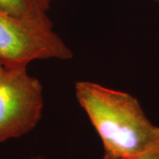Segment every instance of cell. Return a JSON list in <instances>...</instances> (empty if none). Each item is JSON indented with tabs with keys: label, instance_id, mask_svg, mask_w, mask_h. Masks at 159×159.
Instances as JSON below:
<instances>
[{
	"label": "cell",
	"instance_id": "1",
	"mask_svg": "<svg viewBox=\"0 0 159 159\" xmlns=\"http://www.w3.org/2000/svg\"><path fill=\"white\" fill-rule=\"evenodd\" d=\"M75 96L102 141V157L130 158L159 148V126L129 93L81 80Z\"/></svg>",
	"mask_w": 159,
	"mask_h": 159
},
{
	"label": "cell",
	"instance_id": "2",
	"mask_svg": "<svg viewBox=\"0 0 159 159\" xmlns=\"http://www.w3.org/2000/svg\"><path fill=\"white\" fill-rule=\"evenodd\" d=\"M74 53L53 30L49 15L22 18L0 9V63L28 66L34 60H69Z\"/></svg>",
	"mask_w": 159,
	"mask_h": 159
},
{
	"label": "cell",
	"instance_id": "3",
	"mask_svg": "<svg viewBox=\"0 0 159 159\" xmlns=\"http://www.w3.org/2000/svg\"><path fill=\"white\" fill-rule=\"evenodd\" d=\"M43 106V88L27 66L4 67L0 73V143L34 130Z\"/></svg>",
	"mask_w": 159,
	"mask_h": 159
},
{
	"label": "cell",
	"instance_id": "4",
	"mask_svg": "<svg viewBox=\"0 0 159 159\" xmlns=\"http://www.w3.org/2000/svg\"><path fill=\"white\" fill-rule=\"evenodd\" d=\"M54 0H0V9L22 18L47 16Z\"/></svg>",
	"mask_w": 159,
	"mask_h": 159
},
{
	"label": "cell",
	"instance_id": "5",
	"mask_svg": "<svg viewBox=\"0 0 159 159\" xmlns=\"http://www.w3.org/2000/svg\"><path fill=\"white\" fill-rule=\"evenodd\" d=\"M102 159H159V148L151 150L149 152L140 155L138 157H130V158H117V157H102Z\"/></svg>",
	"mask_w": 159,
	"mask_h": 159
},
{
	"label": "cell",
	"instance_id": "6",
	"mask_svg": "<svg viewBox=\"0 0 159 159\" xmlns=\"http://www.w3.org/2000/svg\"><path fill=\"white\" fill-rule=\"evenodd\" d=\"M30 159H47V158H45L44 157H42V156H36V157H31Z\"/></svg>",
	"mask_w": 159,
	"mask_h": 159
},
{
	"label": "cell",
	"instance_id": "7",
	"mask_svg": "<svg viewBox=\"0 0 159 159\" xmlns=\"http://www.w3.org/2000/svg\"><path fill=\"white\" fill-rule=\"evenodd\" d=\"M3 68H4V66H3V65L0 63V73H1V71L3 70Z\"/></svg>",
	"mask_w": 159,
	"mask_h": 159
},
{
	"label": "cell",
	"instance_id": "8",
	"mask_svg": "<svg viewBox=\"0 0 159 159\" xmlns=\"http://www.w3.org/2000/svg\"><path fill=\"white\" fill-rule=\"evenodd\" d=\"M154 2H156V3H159V0H153Z\"/></svg>",
	"mask_w": 159,
	"mask_h": 159
}]
</instances>
